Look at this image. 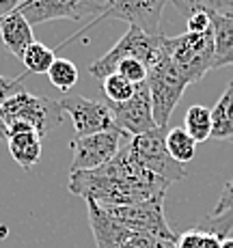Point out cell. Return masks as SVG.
I'll return each instance as SVG.
<instances>
[{"label":"cell","mask_w":233,"mask_h":248,"mask_svg":"<svg viewBox=\"0 0 233 248\" xmlns=\"http://www.w3.org/2000/svg\"><path fill=\"white\" fill-rule=\"evenodd\" d=\"M177 7V11L184 17H190L197 11H205L214 16V13H227L233 9V0H171Z\"/></svg>","instance_id":"obj_22"},{"label":"cell","mask_w":233,"mask_h":248,"mask_svg":"<svg viewBox=\"0 0 233 248\" xmlns=\"http://www.w3.org/2000/svg\"><path fill=\"white\" fill-rule=\"evenodd\" d=\"M115 117V123L127 136H140L151 130H158L154 119V106H151V93L147 82L136 84V91L127 102L108 104Z\"/></svg>","instance_id":"obj_13"},{"label":"cell","mask_w":233,"mask_h":248,"mask_svg":"<svg viewBox=\"0 0 233 248\" xmlns=\"http://www.w3.org/2000/svg\"><path fill=\"white\" fill-rule=\"evenodd\" d=\"M115 74L123 76V78L130 80L132 84H142V82H147L149 69H147V65L142 63V61H139V59H125V61H121V63L117 65Z\"/></svg>","instance_id":"obj_24"},{"label":"cell","mask_w":233,"mask_h":248,"mask_svg":"<svg viewBox=\"0 0 233 248\" xmlns=\"http://www.w3.org/2000/svg\"><path fill=\"white\" fill-rule=\"evenodd\" d=\"M212 138L233 142V80L212 108Z\"/></svg>","instance_id":"obj_17"},{"label":"cell","mask_w":233,"mask_h":248,"mask_svg":"<svg viewBox=\"0 0 233 248\" xmlns=\"http://www.w3.org/2000/svg\"><path fill=\"white\" fill-rule=\"evenodd\" d=\"M17 91H22V78L11 80V78L0 76V106H2V102H7L13 93H17Z\"/></svg>","instance_id":"obj_27"},{"label":"cell","mask_w":233,"mask_h":248,"mask_svg":"<svg viewBox=\"0 0 233 248\" xmlns=\"http://www.w3.org/2000/svg\"><path fill=\"white\" fill-rule=\"evenodd\" d=\"M87 212L97 248H175V242L160 240V237L147 235V233L130 231L123 225H119L95 201H87Z\"/></svg>","instance_id":"obj_5"},{"label":"cell","mask_w":233,"mask_h":248,"mask_svg":"<svg viewBox=\"0 0 233 248\" xmlns=\"http://www.w3.org/2000/svg\"><path fill=\"white\" fill-rule=\"evenodd\" d=\"M24 2V0H0V13H11V11H16L17 7Z\"/></svg>","instance_id":"obj_28"},{"label":"cell","mask_w":233,"mask_h":248,"mask_svg":"<svg viewBox=\"0 0 233 248\" xmlns=\"http://www.w3.org/2000/svg\"><path fill=\"white\" fill-rule=\"evenodd\" d=\"M104 212L117 220L119 225H123L130 231L147 233V235L160 237L166 242H175L177 237L173 233V229L169 227L164 218V197H158L154 201L139 203V205H121V207H104Z\"/></svg>","instance_id":"obj_9"},{"label":"cell","mask_w":233,"mask_h":248,"mask_svg":"<svg viewBox=\"0 0 233 248\" xmlns=\"http://www.w3.org/2000/svg\"><path fill=\"white\" fill-rule=\"evenodd\" d=\"M7 121H4V112H2V106H0V138H7Z\"/></svg>","instance_id":"obj_29"},{"label":"cell","mask_w":233,"mask_h":248,"mask_svg":"<svg viewBox=\"0 0 233 248\" xmlns=\"http://www.w3.org/2000/svg\"><path fill=\"white\" fill-rule=\"evenodd\" d=\"M59 102L74 121L76 136H91L99 134V132L119 130L110 106L106 102H95V99H87L82 95H65Z\"/></svg>","instance_id":"obj_12"},{"label":"cell","mask_w":233,"mask_h":248,"mask_svg":"<svg viewBox=\"0 0 233 248\" xmlns=\"http://www.w3.org/2000/svg\"><path fill=\"white\" fill-rule=\"evenodd\" d=\"M132 158L139 162L140 166H145L149 173L158 175L160 179L175 184L186 177V169L184 164H179L177 160H173V155L166 149V132L164 130H151L147 134L132 136L127 142Z\"/></svg>","instance_id":"obj_6"},{"label":"cell","mask_w":233,"mask_h":248,"mask_svg":"<svg viewBox=\"0 0 233 248\" xmlns=\"http://www.w3.org/2000/svg\"><path fill=\"white\" fill-rule=\"evenodd\" d=\"M220 214H229V216H233V179H229L225 184L220 197H218L216 207L212 209L210 216H220Z\"/></svg>","instance_id":"obj_25"},{"label":"cell","mask_w":233,"mask_h":248,"mask_svg":"<svg viewBox=\"0 0 233 248\" xmlns=\"http://www.w3.org/2000/svg\"><path fill=\"white\" fill-rule=\"evenodd\" d=\"M220 248H233V237H225L222 240V246Z\"/></svg>","instance_id":"obj_30"},{"label":"cell","mask_w":233,"mask_h":248,"mask_svg":"<svg viewBox=\"0 0 233 248\" xmlns=\"http://www.w3.org/2000/svg\"><path fill=\"white\" fill-rule=\"evenodd\" d=\"M2 112L7 125L22 121L26 125H31L41 138H46L52 130H56L65 114L61 102L41 97V95H32L24 89L13 93L7 102H2Z\"/></svg>","instance_id":"obj_4"},{"label":"cell","mask_w":233,"mask_h":248,"mask_svg":"<svg viewBox=\"0 0 233 248\" xmlns=\"http://www.w3.org/2000/svg\"><path fill=\"white\" fill-rule=\"evenodd\" d=\"M164 46H166L164 32L154 37V35L142 32L140 28L130 26L125 35H123L121 39H119L117 44L102 56V59L93 61L91 67H89V74L102 82L104 78H108L110 74H115L117 65L125 59H139L147 65V69H149V65L162 54Z\"/></svg>","instance_id":"obj_3"},{"label":"cell","mask_w":233,"mask_h":248,"mask_svg":"<svg viewBox=\"0 0 233 248\" xmlns=\"http://www.w3.org/2000/svg\"><path fill=\"white\" fill-rule=\"evenodd\" d=\"M169 0H106L104 11L95 17L99 20H121L130 26L140 28L147 35H162V11ZM95 22L91 26H95Z\"/></svg>","instance_id":"obj_10"},{"label":"cell","mask_w":233,"mask_h":248,"mask_svg":"<svg viewBox=\"0 0 233 248\" xmlns=\"http://www.w3.org/2000/svg\"><path fill=\"white\" fill-rule=\"evenodd\" d=\"M197 145L192 136L188 134L184 127H171L166 132V149L173 155V160H177L179 164H188V162L194 160L197 155Z\"/></svg>","instance_id":"obj_18"},{"label":"cell","mask_w":233,"mask_h":248,"mask_svg":"<svg viewBox=\"0 0 233 248\" xmlns=\"http://www.w3.org/2000/svg\"><path fill=\"white\" fill-rule=\"evenodd\" d=\"M130 142V140H127ZM127 142L123 149L97 170L69 173V190L84 201H95L99 207L139 205L166 197L169 181L149 173L132 158Z\"/></svg>","instance_id":"obj_1"},{"label":"cell","mask_w":233,"mask_h":248,"mask_svg":"<svg viewBox=\"0 0 233 248\" xmlns=\"http://www.w3.org/2000/svg\"><path fill=\"white\" fill-rule=\"evenodd\" d=\"M127 136L121 130H110V132H99L91 136H74L71 140V166L69 173H84V170H97L106 166L119 151L123 149Z\"/></svg>","instance_id":"obj_8"},{"label":"cell","mask_w":233,"mask_h":248,"mask_svg":"<svg viewBox=\"0 0 233 248\" xmlns=\"http://www.w3.org/2000/svg\"><path fill=\"white\" fill-rule=\"evenodd\" d=\"M214 50H216L214 31H207L203 35L184 32L171 37V59L190 84L203 80L207 71H212Z\"/></svg>","instance_id":"obj_7"},{"label":"cell","mask_w":233,"mask_h":248,"mask_svg":"<svg viewBox=\"0 0 233 248\" xmlns=\"http://www.w3.org/2000/svg\"><path fill=\"white\" fill-rule=\"evenodd\" d=\"M188 84L190 82L182 76V71L175 67L173 59H171V37H166L162 54L149 65V76H147V87H149L151 93V106H154V119L160 130L169 127L173 110L177 108Z\"/></svg>","instance_id":"obj_2"},{"label":"cell","mask_w":233,"mask_h":248,"mask_svg":"<svg viewBox=\"0 0 233 248\" xmlns=\"http://www.w3.org/2000/svg\"><path fill=\"white\" fill-rule=\"evenodd\" d=\"M184 130L197 142L212 138V108H205L201 104L190 106L184 114Z\"/></svg>","instance_id":"obj_19"},{"label":"cell","mask_w":233,"mask_h":248,"mask_svg":"<svg viewBox=\"0 0 233 248\" xmlns=\"http://www.w3.org/2000/svg\"><path fill=\"white\" fill-rule=\"evenodd\" d=\"M186 32H194V35H203V32L212 31V16L205 11H197L190 17H186Z\"/></svg>","instance_id":"obj_26"},{"label":"cell","mask_w":233,"mask_h":248,"mask_svg":"<svg viewBox=\"0 0 233 248\" xmlns=\"http://www.w3.org/2000/svg\"><path fill=\"white\" fill-rule=\"evenodd\" d=\"M46 76H47V80H50L52 87H56L61 93H69L71 87H74L80 78L78 67L74 65V61L59 59V56H56V61L52 63V67Z\"/></svg>","instance_id":"obj_21"},{"label":"cell","mask_w":233,"mask_h":248,"mask_svg":"<svg viewBox=\"0 0 233 248\" xmlns=\"http://www.w3.org/2000/svg\"><path fill=\"white\" fill-rule=\"evenodd\" d=\"M212 31H214V44H216L212 69L229 67V65H233V11L214 13Z\"/></svg>","instance_id":"obj_15"},{"label":"cell","mask_w":233,"mask_h":248,"mask_svg":"<svg viewBox=\"0 0 233 248\" xmlns=\"http://www.w3.org/2000/svg\"><path fill=\"white\" fill-rule=\"evenodd\" d=\"M44 138L37 132H20V134H11L7 138L11 158L16 164H20L24 170H31L32 166L39 162L41 151H44Z\"/></svg>","instance_id":"obj_16"},{"label":"cell","mask_w":233,"mask_h":248,"mask_svg":"<svg viewBox=\"0 0 233 248\" xmlns=\"http://www.w3.org/2000/svg\"><path fill=\"white\" fill-rule=\"evenodd\" d=\"M20 61L24 63L26 71H31V74H47L52 63L56 61V54H54V50L47 47L46 44L35 41V44L28 46V50L24 52V56Z\"/></svg>","instance_id":"obj_20"},{"label":"cell","mask_w":233,"mask_h":248,"mask_svg":"<svg viewBox=\"0 0 233 248\" xmlns=\"http://www.w3.org/2000/svg\"><path fill=\"white\" fill-rule=\"evenodd\" d=\"M0 37H2L4 47L13 56H17V59H22L24 52L28 50V46L35 44L32 26L24 20V16L17 9L7 13V16H2V20H0Z\"/></svg>","instance_id":"obj_14"},{"label":"cell","mask_w":233,"mask_h":248,"mask_svg":"<svg viewBox=\"0 0 233 248\" xmlns=\"http://www.w3.org/2000/svg\"><path fill=\"white\" fill-rule=\"evenodd\" d=\"M31 26L50 20H71L78 22L89 16L97 17L104 11L102 0H24L17 7Z\"/></svg>","instance_id":"obj_11"},{"label":"cell","mask_w":233,"mask_h":248,"mask_svg":"<svg viewBox=\"0 0 233 248\" xmlns=\"http://www.w3.org/2000/svg\"><path fill=\"white\" fill-rule=\"evenodd\" d=\"M102 91L104 97H106V104H123L134 95L136 84H132L130 80H125L119 74H110L108 78L102 80Z\"/></svg>","instance_id":"obj_23"}]
</instances>
